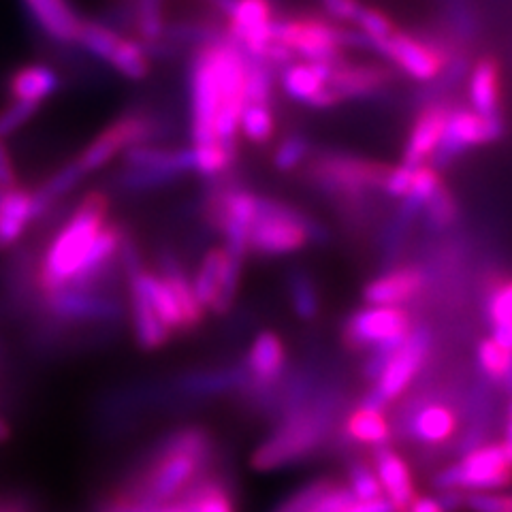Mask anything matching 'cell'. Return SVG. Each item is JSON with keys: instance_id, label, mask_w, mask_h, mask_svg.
Listing matches in <instances>:
<instances>
[{"instance_id": "f1b7e54d", "label": "cell", "mask_w": 512, "mask_h": 512, "mask_svg": "<svg viewBox=\"0 0 512 512\" xmlns=\"http://www.w3.org/2000/svg\"><path fill=\"white\" fill-rule=\"evenodd\" d=\"M60 88V77L50 64H26L9 77L11 101L43 105L50 101Z\"/></svg>"}, {"instance_id": "277c9868", "label": "cell", "mask_w": 512, "mask_h": 512, "mask_svg": "<svg viewBox=\"0 0 512 512\" xmlns=\"http://www.w3.org/2000/svg\"><path fill=\"white\" fill-rule=\"evenodd\" d=\"M274 41L286 47L295 60L335 64L344 60L348 47H365L370 43L357 30H344L327 18L314 15H288L278 18L274 26Z\"/></svg>"}, {"instance_id": "cb8c5ba5", "label": "cell", "mask_w": 512, "mask_h": 512, "mask_svg": "<svg viewBox=\"0 0 512 512\" xmlns=\"http://www.w3.org/2000/svg\"><path fill=\"white\" fill-rule=\"evenodd\" d=\"M331 64L293 60L280 69V88L288 99L312 107L329 82Z\"/></svg>"}, {"instance_id": "8fae6325", "label": "cell", "mask_w": 512, "mask_h": 512, "mask_svg": "<svg viewBox=\"0 0 512 512\" xmlns=\"http://www.w3.org/2000/svg\"><path fill=\"white\" fill-rule=\"evenodd\" d=\"M156 135L158 120L141 114V111H133V114H126L105 126L75 158V163L86 175L96 173L109 163H114L126 150L141 146V143H152Z\"/></svg>"}, {"instance_id": "816d5d0a", "label": "cell", "mask_w": 512, "mask_h": 512, "mask_svg": "<svg viewBox=\"0 0 512 512\" xmlns=\"http://www.w3.org/2000/svg\"><path fill=\"white\" fill-rule=\"evenodd\" d=\"M352 502H355V495L350 493L346 487L331 485L320 498L314 502L310 512H344Z\"/></svg>"}, {"instance_id": "ee69618b", "label": "cell", "mask_w": 512, "mask_h": 512, "mask_svg": "<svg viewBox=\"0 0 512 512\" xmlns=\"http://www.w3.org/2000/svg\"><path fill=\"white\" fill-rule=\"evenodd\" d=\"M248 376L246 370H218L207 372L199 376H188L184 380V389L190 393H222L237 389L239 384H246Z\"/></svg>"}, {"instance_id": "74e56055", "label": "cell", "mask_w": 512, "mask_h": 512, "mask_svg": "<svg viewBox=\"0 0 512 512\" xmlns=\"http://www.w3.org/2000/svg\"><path fill=\"white\" fill-rule=\"evenodd\" d=\"M291 308L301 320H314L320 314V295L308 271L295 269L286 280Z\"/></svg>"}, {"instance_id": "8d00e7d4", "label": "cell", "mask_w": 512, "mask_h": 512, "mask_svg": "<svg viewBox=\"0 0 512 512\" xmlns=\"http://www.w3.org/2000/svg\"><path fill=\"white\" fill-rule=\"evenodd\" d=\"M122 37H124L122 32H118V28L114 26H109L105 22H96V20H84L82 28H79L75 45L82 47V50L94 60L107 62L109 56L114 54L116 45L120 43Z\"/></svg>"}, {"instance_id": "680465c9", "label": "cell", "mask_w": 512, "mask_h": 512, "mask_svg": "<svg viewBox=\"0 0 512 512\" xmlns=\"http://www.w3.org/2000/svg\"><path fill=\"white\" fill-rule=\"evenodd\" d=\"M491 340L498 346H502L504 350H508L512 355V325L493 327V338Z\"/></svg>"}, {"instance_id": "60d3db41", "label": "cell", "mask_w": 512, "mask_h": 512, "mask_svg": "<svg viewBox=\"0 0 512 512\" xmlns=\"http://www.w3.org/2000/svg\"><path fill=\"white\" fill-rule=\"evenodd\" d=\"M440 175L434 167H425V165H419L414 169V178H412V188L408 195L404 197V207H402V222H410L416 214H419L427 199L434 195V192L438 190L440 186Z\"/></svg>"}, {"instance_id": "d590c367", "label": "cell", "mask_w": 512, "mask_h": 512, "mask_svg": "<svg viewBox=\"0 0 512 512\" xmlns=\"http://www.w3.org/2000/svg\"><path fill=\"white\" fill-rule=\"evenodd\" d=\"M237 150L239 148L224 146V143H203V146L190 143L192 173L201 175V178H220L235 165Z\"/></svg>"}, {"instance_id": "e0dca14e", "label": "cell", "mask_w": 512, "mask_h": 512, "mask_svg": "<svg viewBox=\"0 0 512 512\" xmlns=\"http://www.w3.org/2000/svg\"><path fill=\"white\" fill-rule=\"evenodd\" d=\"M374 50L380 56L391 60L397 69H402L410 77L419 79V82H429V79L438 77L446 62L444 54L436 45L399 30H395L389 39L378 43Z\"/></svg>"}, {"instance_id": "db71d44e", "label": "cell", "mask_w": 512, "mask_h": 512, "mask_svg": "<svg viewBox=\"0 0 512 512\" xmlns=\"http://www.w3.org/2000/svg\"><path fill=\"white\" fill-rule=\"evenodd\" d=\"M468 506L474 512H512V495L474 493L468 498Z\"/></svg>"}, {"instance_id": "44dd1931", "label": "cell", "mask_w": 512, "mask_h": 512, "mask_svg": "<svg viewBox=\"0 0 512 512\" xmlns=\"http://www.w3.org/2000/svg\"><path fill=\"white\" fill-rule=\"evenodd\" d=\"M124 167L143 169L158 175L169 186L178 182L182 175L192 173V156L188 148H167V146H154V143H141L124 154Z\"/></svg>"}, {"instance_id": "e575fe53", "label": "cell", "mask_w": 512, "mask_h": 512, "mask_svg": "<svg viewBox=\"0 0 512 512\" xmlns=\"http://www.w3.org/2000/svg\"><path fill=\"white\" fill-rule=\"evenodd\" d=\"M346 434L363 444L372 446H384L391 438V429L387 419L382 416V410H372L361 406L359 410L352 412L346 421Z\"/></svg>"}, {"instance_id": "4fadbf2b", "label": "cell", "mask_w": 512, "mask_h": 512, "mask_svg": "<svg viewBox=\"0 0 512 512\" xmlns=\"http://www.w3.org/2000/svg\"><path fill=\"white\" fill-rule=\"evenodd\" d=\"M429 344L431 335L425 327L412 329L406 342L393 352L387 363H384L382 372L376 378V387L363 399L361 406L372 410H384V406L402 395L412 382V378L419 374L423 367L429 352Z\"/></svg>"}, {"instance_id": "7dc6e473", "label": "cell", "mask_w": 512, "mask_h": 512, "mask_svg": "<svg viewBox=\"0 0 512 512\" xmlns=\"http://www.w3.org/2000/svg\"><path fill=\"white\" fill-rule=\"evenodd\" d=\"M487 318L491 327L512 325V280L498 282L487 299Z\"/></svg>"}, {"instance_id": "7a4b0ae2", "label": "cell", "mask_w": 512, "mask_h": 512, "mask_svg": "<svg viewBox=\"0 0 512 512\" xmlns=\"http://www.w3.org/2000/svg\"><path fill=\"white\" fill-rule=\"evenodd\" d=\"M109 197L103 190H90L73 207L67 222L54 233L37 265L35 284L39 295L82 282L96 239L109 222Z\"/></svg>"}, {"instance_id": "5b68a950", "label": "cell", "mask_w": 512, "mask_h": 512, "mask_svg": "<svg viewBox=\"0 0 512 512\" xmlns=\"http://www.w3.org/2000/svg\"><path fill=\"white\" fill-rule=\"evenodd\" d=\"M329 427L327 406H301L286 410L282 423L252 455V468L269 472L310 455L325 440Z\"/></svg>"}, {"instance_id": "9f6ffc18", "label": "cell", "mask_w": 512, "mask_h": 512, "mask_svg": "<svg viewBox=\"0 0 512 512\" xmlns=\"http://www.w3.org/2000/svg\"><path fill=\"white\" fill-rule=\"evenodd\" d=\"M13 186H18V173H15L13 158L7 148V139H0V190H7Z\"/></svg>"}, {"instance_id": "1f68e13d", "label": "cell", "mask_w": 512, "mask_h": 512, "mask_svg": "<svg viewBox=\"0 0 512 512\" xmlns=\"http://www.w3.org/2000/svg\"><path fill=\"white\" fill-rule=\"evenodd\" d=\"M133 24L137 39L154 50L167 39V18H165V0H133Z\"/></svg>"}, {"instance_id": "681fc988", "label": "cell", "mask_w": 512, "mask_h": 512, "mask_svg": "<svg viewBox=\"0 0 512 512\" xmlns=\"http://www.w3.org/2000/svg\"><path fill=\"white\" fill-rule=\"evenodd\" d=\"M350 493L355 495V500H376L382 498V487L378 483V476L372 468H367L365 463H355L350 468Z\"/></svg>"}, {"instance_id": "30bf717a", "label": "cell", "mask_w": 512, "mask_h": 512, "mask_svg": "<svg viewBox=\"0 0 512 512\" xmlns=\"http://www.w3.org/2000/svg\"><path fill=\"white\" fill-rule=\"evenodd\" d=\"M242 267L244 261L224 246H214L203 254L192 276V286L205 312L224 316L235 308L239 284H242Z\"/></svg>"}, {"instance_id": "6f0895ef", "label": "cell", "mask_w": 512, "mask_h": 512, "mask_svg": "<svg viewBox=\"0 0 512 512\" xmlns=\"http://www.w3.org/2000/svg\"><path fill=\"white\" fill-rule=\"evenodd\" d=\"M344 512H395V508L387 498H376V500H355Z\"/></svg>"}, {"instance_id": "f6af8a7d", "label": "cell", "mask_w": 512, "mask_h": 512, "mask_svg": "<svg viewBox=\"0 0 512 512\" xmlns=\"http://www.w3.org/2000/svg\"><path fill=\"white\" fill-rule=\"evenodd\" d=\"M355 24L361 35L367 39V43H370V50H374V47L384 39H389L397 30L387 13H382L380 9H374V7H363V5L355 15Z\"/></svg>"}, {"instance_id": "ab89813d", "label": "cell", "mask_w": 512, "mask_h": 512, "mask_svg": "<svg viewBox=\"0 0 512 512\" xmlns=\"http://www.w3.org/2000/svg\"><path fill=\"white\" fill-rule=\"evenodd\" d=\"M88 178V175L79 169V165L75 163V160H71V163L62 165L56 173H52L50 178H47L39 188H37V197L43 205V210L47 212L50 207L64 199L69 195V192H73L79 184H82L84 180Z\"/></svg>"}, {"instance_id": "d4e9b609", "label": "cell", "mask_w": 512, "mask_h": 512, "mask_svg": "<svg viewBox=\"0 0 512 512\" xmlns=\"http://www.w3.org/2000/svg\"><path fill=\"white\" fill-rule=\"evenodd\" d=\"M448 114H451V109L446 105H429L421 111V116L416 118L412 126L406 150H404L406 165L419 167L429 156H434L438 143L442 139Z\"/></svg>"}, {"instance_id": "f35d334b", "label": "cell", "mask_w": 512, "mask_h": 512, "mask_svg": "<svg viewBox=\"0 0 512 512\" xmlns=\"http://www.w3.org/2000/svg\"><path fill=\"white\" fill-rule=\"evenodd\" d=\"M192 512H235L231 493L216 478H203L186 493Z\"/></svg>"}, {"instance_id": "91938a15", "label": "cell", "mask_w": 512, "mask_h": 512, "mask_svg": "<svg viewBox=\"0 0 512 512\" xmlns=\"http://www.w3.org/2000/svg\"><path fill=\"white\" fill-rule=\"evenodd\" d=\"M406 512H444L440 500H431V498H419L412 500Z\"/></svg>"}, {"instance_id": "be15d7a7", "label": "cell", "mask_w": 512, "mask_h": 512, "mask_svg": "<svg viewBox=\"0 0 512 512\" xmlns=\"http://www.w3.org/2000/svg\"><path fill=\"white\" fill-rule=\"evenodd\" d=\"M7 438H9V425L3 419H0V442L7 440Z\"/></svg>"}, {"instance_id": "4dcf8cb0", "label": "cell", "mask_w": 512, "mask_h": 512, "mask_svg": "<svg viewBox=\"0 0 512 512\" xmlns=\"http://www.w3.org/2000/svg\"><path fill=\"white\" fill-rule=\"evenodd\" d=\"M455 425H457L455 414L451 412V408H446L442 404L423 406L410 421L412 436L427 444H438V442H444L446 438H451Z\"/></svg>"}, {"instance_id": "6125c7cd", "label": "cell", "mask_w": 512, "mask_h": 512, "mask_svg": "<svg viewBox=\"0 0 512 512\" xmlns=\"http://www.w3.org/2000/svg\"><path fill=\"white\" fill-rule=\"evenodd\" d=\"M502 448H504V455H506L508 463L512 466V414H510V421L506 425V438H504Z\"/></svg>"}, {"instance_id": "603a6c76", "label": "cell", "mask_w": 512, "mask_h": 512, "mask_svg": "<svg viewBox=\"0 0 512 512\" xmlns=\"http://www.w3.org/2000/svg\"><path fill=\"white\" fill-rule=\"evenodd\" d=\"M425 286V274L419 267H399L363 288V299L370 306H402Z\"/></svg>"}, {"instance_id": "f546056e", "label": "cell", "mask_w": 512, "mask_h": 512, "mask_svg": "<svg viewBox=\"0 0 512 512\" xmlns=\"http://www.w3.org/2000/svg\"><path fill=\"white\" fill-rule=\"evenodd\" d=\"M470 99L476 114L485 118L500 116V64L495 58L478 60L470 82Z\"/></svg>"}, {"instance_id": "f907efd6", "label": "cell", "mask_w": 512, "mask_h": 512, "mask_svg": "<svg viewBox=\"0 0 512 512\" xmlns=\"http://www.w3.org/2000/svg\"><path fill=\"white\" fill-rule=\"evenodd\" d=\"M333 483L331 480H314V483L301 487L291 498L282 502L274 512H310L314 502L323 495Z\"/></svg>"}, {"instance_id": "c3c4849f", "label": "cell", "mask_w": 512, "mask_h": 512, "mask_svg": "<svg viewBox=\"0 0 512 512\" xmlns=\"http://www.w3.org/2000/svg\"><path fill=\"white\" fill-rule=\"evenodd\" d=\"M41 105L11 101L5 109H0V139H9L37 116Z\"/></svg>"}, {"instance_id": "7402d4cb", "label": "cell", "mask_w": 512, "mask_h": 512, "mask_svg": "<svg viewBox=\"0 0 512 512\" xmlns=\"http://www.w3.org/2000/svg\"><path fill=\"white\" fill-rule=\"evenodd\" d=\"M22 3L47 39L58 45H75L84 20L69 0H22Z\"/></svg>"}, {"instance_id": "94428289", "label": "cell", "mask_w": 512, "mask_h": 512, "mask_svg": "<svg viewBox=\"0 0 512 512\" xmlns=\"http://www.w3.org/2000/svg\"><path fill=\"white\" fill-rule=\"evenodd\" d=\"M440 504H442L444 510H455V508H459L463 504V498H461L459 493H446L444 498L440 500Z\"/></svg>"}, {"instance_id": "9c48e42d", "label": "cell", "mask_w": 512, "mask_h": 512, "mask_svg": "<svg viewBox=\"0 0 512 512\" xmlns=\"http://www.w3.org/2000/svg\"><path fill=\"white\" fill-rule=\"evenodd\" d=\"M205 461L207 459L203 457L175 451V448L163 444L154 466L131 498L141 512H152L154 508L180 498V493L195 483Z\"/></svg>"}, {"instance_id": "83f0119b", "label": "cell", "mask_w": 512, "mask_h": 512, "mask_svg": "<svg viewBox=\"0 0 512 512\" xmlns=\"http://www.w3.org/2000/svg\"><path fill=\"white\" fill-rule=\"evenodd\" d=\"M128 310H131L135 340L143 350H158L171 340L173 333L135 284H128Z\"/></svg>"}, {"instance_id": "e7e4bbea", "label": "cell", "mask_w": 512, "mask_h": 512, "mask_svg": "<svg viewBox=\"0 0 512 512\" xmlns=\"http://www.w3.org/2000/svg\"><path fill=\"white\" fill-rule=\"evenodd\" d=\"M201 3H205V5H210V7L214 9V5H216V0H201Z\"/></svg>"}, {"instance_id": "5bb4252c", "label": "cell", "mask_w": 512, "mask_h": 512, "mask_svg": "<svg viewBox=\"0 0 512 512\" xmlns=\"http://www.w3.org/2000/svg\"><path fill=\"white\" fill-rule=\"evenodd\" d=\"M510 478L512 466L504 455L502 444H489L474 448V451L463 457L457 466L444 470L436 478V485L440 489L487 491L508 485Z\"/></svg>"}, {"instance_id": "484cf974", "label": "cell", "mask_w": 512, "mask_h": 512, "mask_svg": "<svg viewBox=\"0 0 512 512\" xmlns=\"http://www.w3.org/2000/svg\"><path fill=\"white\" fill-rule=\"evenodd\" d=\"M374 466L382 493L387 495V500L393 504L395 512H406L414 500L410 470L406 466V461L397 453H393L391 448L380 446L374 457Z\"/></svg>"}, {"instance_id": "ba28073f", "label": "cell", "mask_w": 512, "mask_h": 512, "mask_svg": "<svg viewBox=\"0 0 512 512\" xmlns=\"http://www.w3.org/2000/svg\"><path fill=\"white\" fill-rule=\"evenodd\" d=\"M261 199L263 195L244 186H220L207 195V222L222 235V246L242 261L250 254L248 239L252 224L259 216Z\"/></svg>"}, {"instance_id": "836d02e7", "label": "cell", "mask_w": 512, "mask_h": 512, "mask_svg": "<svg viewBox=\"0 0 512 512\" xmlns=\"http://www.w3.org/2000/svg\"><path fill=\"white\" fill-rule=\"evenodd\" d=\"M276 135L274 103L248 101L239 116V137L254 146H265Z\"/></svg>"}, {"instance_id": "bcb514c9", "label": "cell", "mask_w": 512, "mask_h": 512, "mask_svg": "<svg viewBox=\"0 0 512 512\" xmlns=\"http://www.w3.org/2000/svg\"><path fill=\"white\" fill-rule=\"evenodd\" d=\"M423 210L427 214L429 227L434 229H446L448 224H453L457 220V214H459L455 197L442 184L438 186L434 195L427 199Z\"/></svg>"}, {"instance_id": "b9f144b4", "label": "cell", "mask_w": 512, "mask_h": 512, "mask_svg": "<svg viewBox=\"0 0 512 512\" xmlns=\"http://www.w3.org/2000/svg\"><path fill=\"white\" fill-rule=\"evenodd\" d=\"M312 158V143L306 135H288L284 137L276 150L271 165L280 173H291L299 167H303Z\"/></svg>"}, {"instance_id": "9a60e30c", "label": "cell", "mask_w": 512, "mask_h": 512, "mask_svg": "<svg viewBox=\"0 0 512 512\" xmlns=\"http://www.w3.org/2000/svg\"><path fill=\"white\" fill-rule=\"evenodd\" d=\"M43 306L60 323H111L120 316V303L99 286H64L41 295Z\"/></svg>"}, {"instance_id": "52a82bcc", "label": "cell", "mask_w": 512, "mask_h": 512, "mask_svg": "<svg viewBox=\"0 0 512 512\" xmlns=\"http://www.w3.org/2000/svg\"><path fill=\"white\" fill-rule=\"evenodd\" d=\"M391 167L370 158L323 152L306 163L310 184L335 199H359L372 190H382Z\"/></svg>"}, {"instance_id": "8992f818", "label": "cell", "mask_w": 512, "mask_h": 512, "mask_svg": "<svg viewBox=\"0 0 512 512\" xmlns=\"http://www.w3.org/2000/svg\"><path fill=\"white\" fill-rule=\"evenodd\" d=\"M410 314L399 306H370L350 314L342 329L344 342L355 350H372L365 363L367 378H378L384 363L410 335Z\"/></svg>"}, {"instance_id": "d6986e66", "label": "cell", "mask_w": 512, "mask_h": 512, "mask_svg": "<svg viewBox=\"0 0 512 512\" xmlns=\"http://www.w3.org/2000/svg\"><path fill=\"white\" fill-rule=\"evenodd\" d=\"M43 214L45 210L37 197V190L20 184L0 190V250L18 244L30 222Z\"/></svg>"}, {"instance_id": "ac0fdd59", "label": "cell", "mask_w": 512, "mask_h": 512, "mask_svg": "<svg viewBox=\"0 0 512 512\" xmlns=\"http://www.w3.org/2000/svg\"><path fill=\"white\" fill-rule=\"evenodd\" d=\"M391 71L387 67H378V64H357L340 60L331 64L327 88L335 96V101L344 103L352 99H365L372 96L384 86L391 84Z\"/></svg>"}, {"instance_id": "6da1fadb", "label": "cell", "mask_w": 512, "mask_h": 512, "mask_svg": "<svg viewBox=\"0 0 512 512\" xmlns=\"http://www.w3.org/2000/svg\"><path fill=\"white\" fill-rule=\"evenodd\" d=\"M248 56L227 37L199 45L188 67L190 143L239 148V116L246 105Z\"/></svg>"}, {"instance_id": "003e7915", "label": "cell", "mask_w": 512, "mask_h": 512, "mask_svg": "<svg viewBox=\"0 0 512 512\" xmlns=\"http://www.w3.org/2000/svg\"><path fill=\"white\" fill-rule=\"evenodd\" d=\"M510 414H512V406H510Z\"/></svg>"}, {"instance_id": "11a10c76", "label": "cell", "mask_w": 512, "mask_h": 512, "mask_svg": "<svg viewBox=\"0 0 512 512\" xmlns=\"http://www.w3.org/2000/svg\"><path fill=\"white\" fill-rule=\"evenodd\" d=\"M320 5L333 22H355V15L361 7L359 0H320Z\"/></svg>"}, {"instance_id": "4316f807", "label": "cell", "mask_w": 512, "mask_h": 512, "mask_svg": "<svg viewBox=\"0 0 512 512\" xmlns=\"http://www.w3.org/2000/svg\"><path fill=\"white\" fill-rule=\"evenodd\" d=\"M158 271H160V276L167 280L175 299H178L186 331L197 329L199 325H203L207 312L199 303V299L195 295V286H192V278L186 274V269L178 256L167 250L163 256H160Z\"/></svg>"}, {"instance_id": "03108f58", "label": "cell", "mask_w": 512, "mask_h": 512, "mask_svg": "<svg viewBox=\"0 0 512 512\" xmlns=\"http://www.w3.org/2000/svg\"><path fill=\"white\" fill-rule=\"evenodd\" d=\"M126 3H133V0H126Z\"/></svg>"}, {"instance_id": "2e32d148", "label": "cell", "mask_w": 512, "mask_h": 512, "mask_svg": "<svg viewBox=\"0 0 512 512\" xmlns=\"http://www.w3.org/2000/svg\"><path fill=\"white\" fill-rule=\"evenodd\" d=\"M504 133V122L500 116L485 118L468 109H453L448 114L446 126L434 158L438 165H448L453 158L466 152L472 146H483L500 139Z\"/></svg>"}, {"instance_id": "d6a6232c", "label": "cell", "mask_w": 512, "mask_h": 512, "mask_svg": "<svg viewBox=\"0 0 512 512\" xmlns=\"http://www.w3.org/2000/svg\"><path fill=\"white\" fill-rule=\"evenodd\" d=\"M107 64L124 79H128V82H143V79H146L152 71L148 47L139 39H131V37L120 39L114 54L109 56Z\"/></svg>"}, {"instance_id": "7c38bea8", "label": "cell", "mask_w": 512, "mask_h": 512, "mask_svg": "<svg viewBox=\"0 0 512 512\" xmlns=\"http://www.w3.org/2000/svg\"><path fill=\"white\" fill-rule=\"evenodd\" d=\"M276 5L274 0H233L231 9L224 15V32L248 58L265 60L269 58L274 41L276 26Z\"/></svg>"}, {"instance_id": "7bdbcfd3", "label": "cell", "mask_w": 512, "mask_h": 512, "mask_svg": "<svg viewBox=\"0 0 512 512\" xmlns=\"http://www.w3.org/2000/svg\"><path fill=\"white\" fill-rule=\"evenodd\" d=\"M478 363L480 370L493 380H500L512 393V355L493 340L480 342L478 346Z\"/></svg>"}, {"instance_id": "3957f363", "label": "cell", "mask_w": 512, "mask_h": 512, "mask_svg": "<svg viewBox=\"0 0 512 512\" xmlns=\"http://www.w3.org/2000/svg\"><path fill=\"white\" fill-rule=\"evenodd\" d=\"M325 237L323 224L306 212L284 201L263 197L250 231L248 250L259 256H291L312 242H325Z\"/></svg>"}, {"instance_id": "f5cc1de1", "label": "cell", "mask_w": 512, "mask_h": 512, "mask_svg": "<svg viewBox=\"0 0 512 512\" xmlns=\"http://www.w3.org/2000/svg\"><path fill=\"white\" fill-rule=\"evenodd\" d=\"M414 169L406 163H402L399 167H391L389 175H387V182H384V192H387L389 197H406L410 188H412V178H414Z\"/></svg>"}, {"instance_id": "ffe728a7", "label": "cell", "mask_w": 512, "mask_h": 512, "mask_svg": "<svg viewBox=\"0 0 512 512\" xmlns=\"http://www.w3.org/2000/svg\"><path fill=\"white\" fill-rule=\"evenodd\" d=\"M246 376L254 389L267 391L282 378L286 370V348L276 331H261L256 335L248 357H246Z\"/></svg>"}]
</instances>
